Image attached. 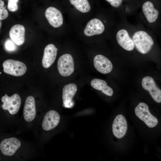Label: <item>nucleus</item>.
Instances as JSON below:
<instances>
[{
	"mask_svg": "<svg viewBox=\"0 0 161 161\" xmlns=\"http://www.w3.org/2000/svg\"><path fill=\"white\" fill-rule=\"evenodd\" d=\"M142 85L143 88L148 91L152 98L156 102H161V90L156 85L151 77L146 76L142 80Z\"/></svg>",
	"mask_w": 161,
	"mask_h": 161,
	"instance_id": "obj_8",
	"label": "nucleus"
},
{
	"mask_svg": "<svg viewBox=\"0 0 161 161\" xmlns=\"http://www.w3.org/2000/svg\"><path fill=\"white\" fill-rule=\"evenodd\" d=\"M1 100L3 109L7 111L13 117L18 114L21 104V98L18 94H14L9 96L6 94L1 97Z\"/></svg>",
	"mask_w": 161,
	"mask_h": 161,
	"instance_id": "obj_3",
	"label": "nucleus"
},
{
	"mask_svg": "<svg viewBox=\"0 0 161 161\" xmlns=\"http://www.w3.org/2000/svg\"><path fill=\"white\" fill-rule=\"evenodd\" d=\"M104 30V26L101 21L95 18L88 22L84 29V33L87 36H91L101 34Z\"/></svg>",
	"mask_w": 161,
	"mask_h": 161,
	"instance_id": "obj_13",
	"label": "nucleus"
},
{
	"mask_svg": "<svg viewBox=\"0 0 161 161\" xmlns=\"http://www.w3.org/2000/svg\"><path fill=\"white\" fill-rule=\"evenodd\" d=\"M77 90V86L74 83H70L64 86L62 99L63 103L66 107H69Z\"/></svg>",
	"mask_w": 161,
	"mask_h": 161,
	"instance_id": "obj_17",
	"label": "nucleus"
},
{
	"mask_svg": "<svg viewBox=\"0 0 161 161\" xmlns=\"http://www.w3.org/2000/svg\"><path fill=\"white\" fill-rule=\"evenodd\" d=\"M95 67L99 72L103 74L110 73L113 69L111 61L105 56L98 55L95 56L93 60Z\"/></svg>",
	"mask_w": 161,
	"mask_h": 161,
	"instance_id": "obj_11",
	"label": "nucleus"
},
{
	"mask_svg": "<svg viewBox=\"0 0 161 161\" xmlns=\"http://www.w3.org/2000/svg\"><path fill=\"white\" fill-rule=\"evenodd\" d=\"M57 68L62 76L65 77L71 75L74 71V63L72 56L65 54L61 56L58 61Z\"/></svg>",
	"mask_w": 161,
	"mask_h": 161,
	"instance_id": "obj_5",
	"label": "nucleus"
},
{
	"mask_svg": "<svg viewBox=\"0 0 161 161\" xmlns=\"http://www.w3.org/2000/svg\"><path fill=\"white\" fill-rule=\"evenodd\" d=\"M90 84L93 88L101 91L103 93L107 96H111L113 94V89L108 86L107 83L104 80L95 78L91 81Z\"/></svg>",
	"mask_w": 161,
	"mask_h": 161,
	"instance_id": "obj_19",
	"label": "nucleus"
},
{
	"mask_svg": "<svg viewBox=\"0 0 161 161\" xmlns=\"http://www.w3.org/2000/svg\"><path fill=\"white\" fill-rule=\"evenodd\" d=\"M1 74V72H0V74Z\"/></svg>",
	"mask_w": 161,
	"mask_h": 161,
	"instance_id": "obj_26",
	"label": "nucleus"
},
{
	"mask_svg": "<svg viewBox=\"0 0 161 161\" xmlns=\"http://www.w3.org/2000/svg\"><path fill=\"white\" fill-rule=\"evenodd\" d=\"M134 112L137 116L149 127L153 128L158 124L157 119L151 114L148 107L145 103H140L136 107Z\"/></svg>",
	"mask_w": 161,
	"mask_h": 161,
	"instance_id": "obj_4",
	"label": "nucleus"
},
{
	"mask_svg": "<svg viewBox=\"0 0 161 161\" xmlns=\"http://www.w3.org/2000/svg\"><path fill=\"white\" fill-rule=\"evenodd\" d=\"M45 16L49 24L54 27H60L63 23L61 13L55 7H50L48 8L45 11Z\"/></svg>",
	"mask_w": 161,
	"mask_h": 161,
	"instance_id": "obj_12",
	"label": "nucleus"
},
{
	"mask_svg": "<svg viewBox=\"0 0 161 161\" xmlns=\"http://www.w3.org/2000/svg\"><path fill=\"white\" fill-rule=\"evenodd\" d=\"M3 67L4 72L16 76L24 75L27 69L26 65L23 62L10 59L4 61Z\"/></svg>",
	"mask_w": 161,
	"mask_h": 161,
	"instance_id": "obj_6",
	"label": "nucleus"
},
{
	"mask_svg": "<svg viewBox=\"0 0 161 161\" xmlns=\"http://www.w3.org/2000/svg\"><path fill=\"white\" fill-rule=\"evenodd\" d=\"M9 35L12 40L17 45L23 44L25 40V29L21 24H16L10 29Z\"/></svg>",
	"mask_w": 161,
	"mask_h": 161,
	"instance_id": "obj_15",
	"label": "nucleus"
},
{
	"mask_svg": "<svg viewBox=\"0 0 161 161\" xmlns=\"http://www.w3.org/2000/svg\"><path fill=\"white\" fill-rule=\"evenodd\" d=\"M78 10L83 13H86L91 10L90 5L88 0H69Z\"/></svg>",
	"mask_w": 161,
	"mask_h": 161,
	"instance_id": "obj_20",
	"label": "nucleus"
},
{
	"mask_svg": "<svg viewBox=\"0 0 161 161\" xmlns=\"http://www.w3.org/2000/svg\"><path fill=\"white\" fill-rule=\"evenodd\" d=\"M116 38L119 45L125 50L130 51L133 49L134 45L133 41L125 30H119L117 33Z\"/></svg>",
	"mask_w": 161,
	"mask_h": 161,
	"instance_id": "obj_16",
	"label": "nucleus"
},
{
	"mask_svg": "<svg viewBox=\"0 0 161 161\" xmlns=\"http://www.w3.org/2000/svg\"><path fill=\"white\" fill-rule=\"evenodd\" d=\"M60 116L55 110H50L47 112L43 118L41 127L45 131H48L55 128L58 124Z\"/></svg>",
	"mask_w": 161,
	"mask_h": 161,
	"instance_id": "obj_9",
	"label": "nucleus"
},
{
	"mask_svg": "<svg viewBox=\"0 0 161 161\" xmlns=\"http://www.w3.org/2000/svg\"><path fill=\"white\" fill-rule=\"evenodd\" d=\"M113 7H117L121 4L122 0H106Z\"/></svg>",
	"mask_w": 161,
	"mask_h": 161,
	"instance_id": "obj_24",
	"label": "nucleus"
},
{
	"mask_svg": "<svg viewBox=\"0 0 161 161\" xmlns=\"http://www.w3.org/2000/svg\"><path fill=\"white\" fill-rule=\"evenodd\" d=\"M132 40L137 49L143 54L148 52L154 44L151 37L143 31L136 32L133 35Z\"/></svg>",
	"mask_w": 161,
	"mask_h": 161,
	"instance_id": "obj_1",
	"label": "nucleus"
},
{
	"mask_svg": "<svg viewBox=\"0 0 161 161\" xmlns=\"http://www.w3.org/2000/svg\"><path fill=\"white\" fill-rule=\"evenodd\" d=\"M127 124L125 117L122 114L117 115L115 118L112 125L113 133L116 138L121 139L126 132Z\"/></svg>",
	"mask_w": 161,
	"mask_h": 161,
	"instance_id": "obj_10",
	"label": "nucleus"
},
{
	"mask_svg": "<svg viewBox=\"0 0 161 161\" xmlns=\"http://www.w3.org/2000/svg\"><path fill=\"white\" fill-rule=\"evenodd\" d=\"M23 146L21 141L13 137L4 139L0 144V149L4 155L13 157L18 153Z\"/></svg>",
	"mask_w": 161,
	"mask_h": 161,
	"instance_id": "obj_2",
	"label": "nucleus"
},
{
	"mask_svg": "<svg viewBox=\"0 0 161 161\" xmlns=\"http://www.w3.org/2000/svg\"><path fill=\"white\" fill-rule=\"evenodd\" d=\"M16 1L17 2H18V0H13Z\"/></svg>",
	"mask_w": 161,
	"mask_h": 161,
	"instance_id": "obj_25",
	"label": "nucleus"
},
{
	"mask_svg": "<svg viewBox=\"0 0 161 161\" xmlns=\"http://www.w3.org/2000/svg\"><path fill=\"white\" fill-rule=\"evenodd\" d=\"M4 2L2 0H0V20L5 19L8 16V13L4 7Z\"/></svg>",
	"mask_w": 161,
	"mask_h": 161,
	"instance_id": "obj_21",
	"label": "nucleus"
},
{
	"mask_svg": "<svg viewBox=\"0 0 161 161\" xmlns=\"http://www.w3.org/2000/svg\"><path fill=\"white\" fill-rule=\"evenodd\" d=\"M58 48L53 44H49L45 47L42 61L43 66L49 68L54 62L57 55Z\"/></svg>",
	"mask_w": 161,
	"mask_h": 161,
	"instance_id": "obj_14",
	"label": "nucleus"
},
{
	"mask_svg": "<svg viewBox=\"0 0 161 161\" xmlns=\"http://www.w3.org/2000/svg\"><path fill=\"white\" fill-rule=\"evenodd\" d=\"M142 9L144 14L148 21L150 23L155 22L157 19L159 13L155 9L153 3L147 1L144 3Z\"/></svg>",
	"mask_w": 161,
	"mask_h": 161,
	"instance_id": "obj_18",
	"label": "nucleus"
},
{
	"mask_svg": "<svg viewBox=\"0 0 161 161\" xmlns=\"http://www.w3.org/2000/svg\"><path fill=\"white\" fill-rule=\"evenodd\" d=\"M17 2L13 0H8V8L11 12L16 11L18 9Z\"/></svg>",
	"mask_w": 161,
	"mask_h": 161,
	"instance_id": "obj_22",
	"label": "nucleus"
},
{
	"mask_svg": "<svg viewBox=\"0 0 161 161\" xmlns=\"http://www.w3.org/2000/svg\"><path fill=\"white\" fill-rule=\"evenodd\" d=\"M15 44L12 40H7L5 43V47L6 49L9 51H13L15 50L16 46Z\"/></svg>",
	"mask_w": 161,
	"mask_h": 161,
	"instance_id": "obj_23",
	"label": "nucleus"
},
{
	"mask_svg": "<svg viewBox=\"0 0 161 161\" xmlns=\"http://www.w3.org/2000/svg\"><path fill=\"white\" fill-rule=\"evenodd\" d=\"M37 111L34 98L29 96L26 98L24 106L23 118L25 123L32 124L37 118Z\"/></svg>",
	"mask_w": 161,
	"mask_h": 161,
	"instance_id": "obj_7",
	"label": "nucleus"
}]
</instances>
